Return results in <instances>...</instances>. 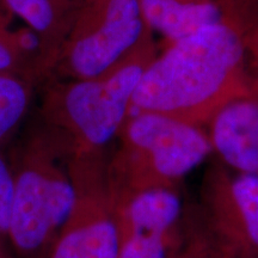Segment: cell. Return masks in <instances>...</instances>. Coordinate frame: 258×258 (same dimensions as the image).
<instances>
[{"label": "cell", "instance_id": "1", "mask_svg": "<svg viewBox=\"0 0 258 258\" xmlns=\"http://www.w3.org/2000/svg\"><path fill=\"white\" fill-rule=\"evenodd\" d=\"M247 32L215 24L164 44L139 80L132 112L205 127L226 103L252 91Z\"/></svg>", "mask_w": 258, "mask_h": 258}, {"label": "cell", "instance_id": "2", "mask_svg": "<svg viewBox=\"0 0 258 258\" xmlns=\"http://www.w3.org/2000/svg\"><path fill=\"white\" fill-rule=\"evenodd\" d=\"M158 51L153 36L96 78L44 82L40 128L69 166H106L139 80Z\"/></svg>", "mask_w": 258, "mask_h": 258}, {"label": "cell", "instance_id": "3", "mask_svg": "<svg viewBox=\"0 0 258 258\" xmlns=\"http://www.w3.org/2000/svg\"><path fill=\"white\" fill-rule=\"evenodd\" d=\"M211 154L202 125L153 112H132L106 164L112 201L143 190L179 186Z\"/></svg>", "mask_w": 258, "mask_h": 258}, {"label": "cell", "instance_id": "4", "mask_svg": "<svg viewBox=\"0 0 258 258\" xmlns=\"http://www.w3.org/2000/svg\"><path fill=\"white\" fill-rule=\"evenodd\" d=\"M12 172L10 244L23 258L47 257L76 203V179L40 127L21 147Z\"/></svg>", "mask_w": 258, "mask_h": 258}, {"label": "cell", "instance_id": "5", "mask_svg": "<svg viewBox=\"0 0 258 258\" xmlns=\"http://www.w3.org/2000/svg\"><path fill=\"white\" fill-rule=\"evenodd\" d=\"M153 36L140 0H74L69 29L46 80L96 78Z\"/></svg>", "mask_w": 258, "mask_h": 258}, {"label": "cell", "instance_id": "6", "mask_svg": "<svg viewBox=\"0 0 258 258\" xmlns=\"http://www.w3.org/2000/svg\"><path fill=\"white\" fill-rule=\"evenodd\" d=\"M186 230L212 258H258V176L215 160L206 170Z\"/></svg>", "mask_w": 258, "mask_h": 258}, {"label": "cell", "instance_id": "7", "mask_svg": "<svg viewBox=\"0 0 258 258\" xmlns=\"http://www.w3.org/2000/svg\"><path fill=\"white\" fill-rule=\"evenodd\" d=\"M117 258H172L186 243V211L179 186L114 200Z\"/></svg>", "mask_w": 258, "mask_h": 258}, {"label": "cell", "instance_id": "8", "mask_svg": "<svg viewBox=\"0 0 258 258\" xmlns=\"http://www.w3.org/2000/svg\"><path fill=\"white\" fill-rule=\"evenodd\" d=\"M78 195L47 258H117L118 233L106 167H70Z\"/></svg>", "mask_w": 258, "mask_h": 258}, {"label": "cell", "instance_id": "9", "mask_svg": "<svg viewBox=\"0 0 258 258\" xmlns=\"http://www.w3.org/2000/svg\"><path fill=\"white\" fill-rule=\"evenodd\" d=\"M148 27L164 44L215 24L250 31L258 24V0H140Z\"/></svg>", "mask_w": 258, "mask_h": 258}, {"label": "cell", "instance_id": "10", "mask_svg": "<svg viewBox=\"0 0 258 258\" xmlns=\"http://www.w3.org/2000/svg\"><path fill=\"white\" fill-rule=\"evenodd\" d=\"M205 128L219 163L258 176V95L251 91L227 102Z\"/></svg>", "mask_w": 258, "mask_h": 258}, {"label": "cell", "instance_id": "11", "mask_svg": "<svg viewBox=\"0 0 258 258\" xmlns=\"http://www.w3.org/2000/svg\"><path fill=\"white\" fill-rule=\"evenodd\" d=\"M0 6L37 36L36 78L44 82L69 29L74 0H0Z\"/></svg>", "mask_w": 258, "mask_h": 258}, {"label": "cell", "instance_id": "12", "mask_svg": "<svg viewBox=\"0 0 258 258\" xmlns=\"http://www.w3.org/2000/svg\"><path fill=\"white\" fill-rule=\"evenodd\" d=\"M36 84L23 74H0V144L24 118Z\"/></svg>", "mask_w": 258, "mask_h": 258}, {"label": "cell", "instance_id": "13", "mask_svg": "<svg viewBox=\"0 0 258 258\" xmlns=\"http://www.w3.org/2000/svg\"><path fill=\"white\" fill-rule=\"evenodd\" d=\"M37 55L38 38L29 28L0 34V74H23L37 82Z\"/></svg>", "mask_w": 258, "mask_h": 258}, {"label": "cell", "instance_id": "14", "mask_svg": "<svg viewBox=\"0 0 258 258\" xmlns=\"http://www.w3.org/2000/svg\"><path fill=\"white\" fill-rule=\"evenodd\" d=\"M12 206H14V172L12 167L0 154V258H8L6 245L10 244Z\"/></svg>", "mask_w": 258, "mask_h": 258}, {"label": "cell", "instance_id": "15", "mask_svg": "<svg viewBox=\"0 0 258 258\" xmlns=\"http://www.w3.org/2000/svg\"><path fill=\"white\" fill-rule=\"evenodd\" d=\"M246 49L251 66V89L258 95V24L246 34Z\"/></svg>", "mask_w": 258, "mask_h": 258}, {"label": "cell", "instance_id": "16", "mask_svg": "<svg viewBox=\"0 0 258 258\" xmlns=\"http://www.w3.org/2000/svg\"><path fill=\"white\" fill-rule=\"evenodd\" d=\"M172 258H212L205 246L200 241L188 233L186 230V243L183 249Z\"/></svg>", "mask_w": 258, "mask_h": 258}, {"label": "cell", "instance_id": "17", "mask_svg": "<svg viewBox=\"0 0 258 258\" xmlns=\"http://www.w3.org/2000/svg\"><path fill=\"white\" fill-rule=\"evenodd\" d=\"M14 16L9 14L4 8L0 6V34H5V32L11 31L14 28Z\"/></svg>", "mask_w": 258, "mask_h": 258}]
</instances>
